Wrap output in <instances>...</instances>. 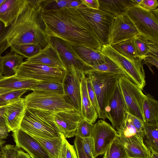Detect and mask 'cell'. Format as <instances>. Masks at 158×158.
Masks as SVG:
<instances>
[{"label": "cell", "mask_w": 158, "mask_h": 158, "mask_svg": "<svg viewBox=\"0 0 158 158\" xmlns=\"http://www.w3.org/2000/svg\"><path fill=\"white\" fill-rule=\"evenodd\" d=\"M41 16L48 36L59 38L73 46L85 47L101 51L102 45L76 8L41 10Z\"/></svg>", "instance_id": "obj_1"}, {"label": "cell", "mask_w": 158, "mask_h": 158, "mask_svg": "<svg viewBox=\"0 0 158 158\" xmlns=\"http://www.w3.org/2000/svg\"><path fill=\"white\" fill-rule=\"evenodd\" d=\"M38 0H28L26 6L0 36V54L12 45L33 44L43 49L48 44V36Z\"/></svg>", "instance_id": "obj_2"}, {"label": "cell", "mask_w": 158, "mask_h": 158, "mask_svg": "<svg viewBox=\"0 0 158 158\" xmlns=\"http://www.w3.org/2000/svg\"><path fill=\"white\" fill-rule=\"evenodd\" d=\"M20 128L32 137L49 139L58 138L61 134L55 123L53 113L27 108Z\"/></svg>", "instance_id": "obj_3"}, {"label": "cell", "mask_w": 158, "mask_h": 158, "mask_svg": "<svg viewBox=\"0 0 158 158\" xmlns=\"http://www.w3.org/2000/svg\"><path fill=\"white\" fill-rule=\"evenodd\" d=\"M101 52L115 63L124 76L143 90L146 85V81L142 60L128 59L108 44L102 45Z\"/></svg>", "instance_id": "obj_4"}, {"label": "cell", "mask_w": 158, "mask_h": 158, "mask_svg": "<svg viewBox=\"0 0 158 158\" xmlns=\"http://www.w3.org/2000/svg\"><path fill=\"white\" fill-rule=\"evenodd\" d=\"M90 79L99 106V118H107L106 109L120 75L112 73L92 71L86 75Z\"/></svg>", "instance_id": "obj_5"}, {"label": "cell", "mask_w": 158, "mask_h": 158, "mask_svg": "<svg viewBox=\"0 0 158 158\" xmlns=\"http://www.w3.org/2000/svg\"><path fill=\"white\" fill-rule=\"evenodd\" d=\"M158 8L150 10L136 5L128 8L125 14L139 34L158 44Z\"/></svg>", "instance_id": "obj_6"}, {"label": "cell", "mask_w": 158, "mask_h": 158, "mask_svg": "<svg viewBox=\"0 0 158 158\" xmlns=\"http://www.w3.org/2000/svg\"><path fill=\"white\" fill-rule=\"evenodd\" d=\"M24 98L27 108L52 113L75 110L64 94L33 91Z\"/></svg>", "instance_id": "obj_7"}, {"label": "cell", "mask_w": 158, "mask_h": 158, "mask_svg": "<svg viewBox=\"0 0 158 158\" xmlns=\"http://www.w3.org/2000/svg\"><path fill=\"white\" fill-rule=\"evenodd\" d=\"M66 70L30 62L23 61L16 69V76L40 81L62 83Z\"/></svg>", "instance_id": "obj_8"}, {"label": "cell", "mask_w": 158, "mask_h": 158, "mask_svg": "<svg viewBox=\"0 0 158 158\" xmlns=\"http://www.w3.org/2000/svg\"><path fill=\"white\" fill-rule=\"evenodd\" d=\"M76 8L87 21L102 44H108L114 17L105 12L89 8L82 4Z\"/></svg>", "instance_id": "obj_9"}, {"label": "cell", "mask_w": 158, "mask_h": 158, "mask_svg": "<svg viewBox=\"0 0 158 158\" xmlns=\"http://www.w3.org/2000/svg\"><path fill=\"white\" fill-rule=\"evenodd\" d=\"M118 83L125 102L127 113L144 122L143 106L146 97L142 90L124 76H120Z\"/></svg>", "instance_id": "obj_10"}, {"label": "cell", "mask_w": 158, "mask_h": 158, "mask_svg": "<svg viewBox=\"0 0 158 158\" xmlns=\"http://www.w3.org/2000/svg\"><path fill=\"white\" fill-rule=\"evenodd\" d=\"M86 75L83 71L73 65L66 68L63 83L64 94L76 110L80 113L81 110V85Z\"/></svg>", "instance_id": "obj_11"}, {"label": "cell", "mask_w": 158, "mask_h": 158, "mask_svg": "<svg viewBox=\"0 0 158 158\" xmlns=\"http://www.w3.org/2000/svg\"><path fill=\"white\" fill-rule=\"evenodd\" d=\"M118 136L117 131L105 120H99L94 124L91 137L94 158L103 154L112 142Z\"/></svg>", "instance_id": "obj_12"}, {"label": "cell", "mask_w": 158, "mask_h": 158, "mask_svg": "<svg viewBox=\"0 0 158 158\" xmlns=\"http://www.w3.org/2000/svg\"><path fill=\"white\" fill-rule=\"evenodd\" d=\"M48 44L58 52L66 68L73 65L83 71L86 75L90 70V66L85 63L79 57L73 46L58 38L48 36Z\"/></svg>", "instance_id": "obj_13"}, {"label": "cell", "mask_w": 158, "mask_h": 158, "mask_svg": "<svg viewBox=\"0 0 158 158\" xmlns=\"http://www.w3.org/2000/svg\"><path fill=\"white\" fill-rule=\"evenodd\" d=\"M107 118L117 131L122 127L127 112V107L118 83L106 107Z\"/></svg>", "instance_id": "obj_14"}, {"label": "cell", "mask_w": 158, "mask_h": 158, "mask_svg": "<svg viewBox=\"0 0 158 158\" xmlns=\"http://www.w3.org/2000/svg\"><path fill=\"white\" fill-rule=\"evenodd\" d=\"M138 34L134 24L124 13L114 17L109 34L108 44L112 46L133 39Z\"/></svg>", "instance_id": "obj_15"}, {"label": "cell", "mask_w": 158, "mask_h": 158, "mask_svg": "<svg viewBox=\"0 0 158 158\" xmlns=\"http://www.w3.org/2000/svg\"><path fill=\"white\" fill-rule=\"evenodd\" d=\"M15 146L22 148L31 158H50L41 144L33 137L20 128L12 132Z\"/></svg>", "instance_id": "obj_16"}, {"label": "cell", "mask_w": 158, "mask_h": 158, "mask_svg": "<svg viewBox=\"0 0 158 158\" xmlns=\"http://www.w3.org/2000/svg\"><path fill=\"white\" fill-rule=\"evenodd\" d=\"M54 120L61 133L65 137L75 136L78 125L82 118L76 110L53 113Z\"/></svg>", "instance_id": "obj_17"}, {"label": "cell", "mask_w": 158, "mask_h": 158, "mask_svg": "<svg viewBox=\"0 0 158 158\" xmlns=\"http://www.w3.org/2000/svg\"><path fill=\"white\" fill-rule=\"evenodd\" d=\"M26 109L24 98H20L4 106V116L10 131L20 128Z\"/></svg>", "instance_id": "obj_18"}, {"label": "cell", "mask_w": 158, "mask_h": 158, "mask_svg": "<svg viewBox=\"0 0 158 158\" xmlns=\"http://www.w3.org/2000/svg\"><path fill=\"white\" fill-rule=\"evenodd\" d=\"M117 138L123 145L128 158H150L151 153L144 143L143 137L126 138L118 135Z\"/></svg>", "instance_id": "obj_19"}, {"label": "cell", "mask_w": 158, "mask_h": 158, "mask_svg": "<svg viewBox=\"0 0 158 158\" xmlns=\"http://www.w3.org/2000/svg\"><path fill=\"white\" fill-rule=\"evenodd\" d=\"M26 60L45 65L49 66L58 67L66 70L57 51L48 44L36 55Z\"/></svg>", "instance_id": "obj_20"}, {"label": "cell", "mask_w": 158, "mask_h": 158, "mask_svg": "<svg viewBox=\"0 0 158 158\" xmlns=\"http://www.w3.org/2000/svg\"><path fill=\"white\" fill-rule=\"evenodd\" d=\"M28 0H5L0 6V20L8 26L23 10Z\"/></svg>", "instance_id": "obj_21"}, {"label": "cell", "mask_w": 158, "mask_h": 158, "mask_svg": "<svg viewBox=\"0 0 158 158\" xmlns=\"http://www.w3.org/2000/svg\"><path fill=\"white\" fill-rule=\"evenodd\" d=\"M80 113L83 118L92 123H94L98 118L97 112L88 95L86 75L83 78L81 85V110Z\"/></svg>", "instance_id": "obj_22"}, {"label": "cell", "mask_w": 158, "mask_h": 158, "mask_svg": "<svg viewBox=\"0 0 158 158\" xmlns=\"http://www.w3.org/2000/svg\"><path fill=\"white\" fill-rule=\"evenodd\" d=\"M99 9L115 17L125 13L129 7L137 5L134 0H98Z\"/></svg>", "instance_id": "obj_23"}, {"label": "cell", "mask_w": 158, "mask_h": 158, "mask_svg": "<svg viewBox=\"0 0 158 158\" xmlns=\"http://www.w3.org/2000/svg\"><path fill=\"white\" fill-rule=\"evenodd\" d=\"M40 81L18 77L14 75L9 77L2 76L0 77V87L18 90L27 89L30 90Z\"/></svg>", "instance_id": "obj_24"}, {"label": "cell", "mask_w": 158, "mask_h": 158, "mask_svg": "<svg viewBox=\"0 0 158 158\" xmlns=\"http://www.w3.org/2000/svg\"><path fill=\"white\" fill-rule=\"evenodd\" d=\"M81 59L89 66L99 65L105 62V56L101 51L81 46H73Z\"/></svg>", "instance_id": "obj_25"}, {"label": "cell", "mask_w": 158, "mask_h": 158, "mask_svg": "<svg viewBox=\"0 0 158 158\" xmlns=\"http://www.w3.org/2000/svg\"><path fill=\"white\" fill-rule=\"evenodd\" d=\"M146 95L143 106L144 122L158 123V101L149 94Z\"/></svg>", "instance_id": "obj_26"}, {"label": "cell", "mask_w": 158, "mask_h": 158, "mask_svg": "<svg viewBox=\"0 0 158 158\" xmlns=\"http://www.w3.org/2000/svg\"><path fill=\"white\" fill-rule=\"evenodd\" d=\"M1 73L5 77H9L15 74L16 69L23 62L24 57L10 50L4 56Z\"/></svg>", "instance_id": "obj_27"}, {"label": "cell", "mask_w": 158, "mask_h": 158, "mask_svg": "<svg viewBox=\"0 0 158 158\" xmlns=\"http://www.w3.org/2000/svg\"><path fill=\"white\" fill-rule=\"evenodd\" d=\"M144 143L151 153H158V123L149 124L144 122Z\"/></svg>", "instance_id": "obj_28"}, {"label": "cell", "mask_w": 158, "mask_h": 158, "mask_svg": "<svg viewBox=\"0 0 158 158\" xmlns=\"http://www.w3.org/2000/svg\"><path fill=\"white\" fill-rule=\"evenodd\" d=\"M132 40L137 56L142 60L150 52L158 49V44L152 42L139 34Z\"/></svg>", "instance_id": "obj_29"}, {"label": "cell", "mask_w": 158, "mask_h": 158, "mask_svg": "<svg viewBox=\"0 0 158 158\" xmlns=\"http://www.w3.org/2000/svg\"><path fill=\"white\" fill-rule=\"evenodd\" d=\"M33 137L41 144L50 158H61L63 144L61 135L60 137L52 139Z\"/></svg>", "instance_id": "obj_30"}, {"label": "cell", "mask_w": 158, "mask_h": 158, "mask_svg": "<svg viewBox=\"0 0 158 158\" xmlns=\"http://www.w3.org/2000/svg\"><path fill=\"white\" fill-rule=\"evenodd\" d=\"M30 90L33 91L64 94L63 84L59 82L40 81Z\"/></svg>", "instance_id": "obj_31"}, {"label": "cell", "mask_w": 158, "mask_h": 158, "mask_svg": "<svg viewBox=\"0 0 158 158\" xmlns=\"http://www.w3.org/2000/svg\"><path fill=\"white\" fill-rule=\"evenodd\" d=\"M119 53L131 60L138 59L133 40L122 41L112 46Z\"/></svg>", "instance_id": "obj_32"}, {"label": "cell", "mask_w": 158, "mask_h": 158, "mask_svg": "<svg viewBox=\"0 0 158 158\" xmlns=\"http://www.w3.org/2000/svg\"><path fill=\"white\" fill-rule=\"evenodd\" d=\"M10 50L23 56L27 59L38 54L42 49L39 46L33 44H26L12 45Z\"/></svg>", "instance_id": "obj_33"}, {"label": "cell", "mask_w": 158, "mask_h": 158, "mask_svg": "<svg viewBox=\"0 0 158 158\" xmlns=\"http://www.w3.org/2000/svg\"><path fill=\"white\" fill-rule=\"evenodd\" d=\"M104 154L103 158H128L123 145L117 138L112 142Z\"/></svg>", "instance_id": "obj_34"}, {"label": "cell", "mask_w": 158, "mask_h": 158, "mask_svg": "<svg viewBox=\"0 0 158 158\" xmlns=\"http://www.w3.org/2000/svg\"><path fill=\"white\" fill-rule=\"evenodd\" d=\"M90 66L91 69L90 72L96 71L107 72L124 76L123 73L115 63L106 56L105 62L104 63Z\"/></svg>", "instance_id": "obj_35"}, {"label": "cell", "mask_w": 158, "mask_h": 158, "mask_svg": "<svg viewBox=\"0 0 158 158\" xmlns=\"http://www.w3.org/2000/svg\"><path fill=\"white\" fill-rule=\"evenodd\" d=\"M70 0H39L38 3L41 10H55L69 7Z\"/></svg>", "instance_id": "obj_36"}, {"label": "cell", "mask_w": 158, "mask_h": 158, "mask_svg": "<svg viewBox=\"0 0 158 158\" xmlns=\"http://www.w3.org/2000/svg\"><path fill=\"white\" fill-rule=\"evenodd\" d=\"M94 128V124L82 118L77 128L75 136L82 139L91 137Z\"/></svg>", "instance_id": "obj_37"}, {"label": "cell", "mask_w": 158, "mask_h": 158, "mask_svg": "<svg viewBox=\"0 0 158 158\" xmlns=\"http://www.w3.org/2000/svg\"><path fill=\"white\" fill-rule=\"evenodd\" d=\"M117 131L118 135L126 138H130L133 136H137L143 138L141 133L137 130L135 127L127 118L126 116L122 127Z\"/></svg>", "instance_id": "obj_38"}, {"label": "cell", "mask_w": 158, "mask_h": 158, "mask_svg": "<svg viewBox=\"0 0 158 158\" xmlns=\"http://www.w3.org/2000/svg\"><path fill=\"white\" fill-rule=\"evenodd\" d=\"M28 90L27 89L14 90L0 95V106H4L19 99Z\"/></svg>", "instance_id": "obj_39"}, {"label": "cell", "mask_w": 158, "mask_h": 158, "mask_svg": "<svg viewBox=\"0 0 158 158\" xmlns=\"http://www.w3.org/2000/svg\"><path fill=\"white\" fill-rule=\"evenodd\" d=\"M61 135L63 144L61 158H78L74 145L69 143L63 134Z\"/></svg>", "instance_id": "obj_40"}, {"label": "cell", "mask_w": 158, "mask_h": 158, "mask_svg": "<svg viewBox=\"0 0 158 158\" xmlns=\"http://www.w3.org/2000/svg\"><path fill=\"white\" fill-rule=\"evenodd\" d=\"M86 76L87 86L88 95L90 101L96 110L98 115L99 109L96 96L90 79Z\"/></svg>", "instance_id": "obj_41"}, {"label": "cell", "mask_w": 158, "mask_h": 158, "mask_svg": "<svg viewBox=\"0 0 158 158\" xmlns=\"http://www.w3.org/2000/svg\"><path fill=\"white\" fill-rule=\"evenodd\" d=\"M126 116L137 130L141 133L143 138L144 135V122L137 117L127 112Z\"/></svg>", "instance_id": "obj_42"}, {"label": "cell", "mask_w": 158, "mask_h": 158, "mask_svg": "<svg viewBox=\"0 0 158 158\" xmlns=\"http://www.w3.org/2000/svg\"><path fill=\"white\" fill-rule=\"evenodd\" d=\"M81 143L83 150L86 155L89 157L94 158L92 138L81 139Z\"/></svg>", "instance_id": "obj_43"}, {"label": "cell", "mask_w": 158, "mask_h": 158, "mask_svg": "<svg viewBox=\"0 0 158 158\" xmlns=\"http://www.w3.org/2000/svg\"><path fill=\"white\" fill-rule=\"evenodd\" d=\"M158 52L157 49L148 53L143 60L145 63H149L158 68Z\"/></svg>", "instance_id": "obj_44"}, {"label": "cell", "mask_w": 158, "mask_h": 158, "mask_svg": "<svg viewBox=\"0 0 158 158\" xmlns=\"http://www.w3.org/2000/svg\"><path fill=\"white\" fill-rule=\"evenodd\" d=\"M74 143L78 158H91L88 157L84 153L82 147L81 138L76 137Z\"/></svg>", "instance_id": "obj_45"}, {"label": "cell", "mask_w": 158, "mask_h": 158, "mask_svg": "<svg viewBox=\"0 0 158 158\" xmlns=\"http://www.w3.org/2000/svg\"><path fill=\"white\" fill-rule=\"evenodd\" d=\"M140 6L147 9L154 10L157 8L158 2L157 0H143Z\"/></svg>", "instance_id": "obj_46"}, {"label": "cell", "mask_w": 158, "mask_h": 158, "mask_svg": "<svg viewBox=\"0 0 158 158\" xmlns=\"http://www.w3.org/2000/svg\"><path fill=\"white\" fill-rule=\"evenodd\" d=\"M82 4L87 7L94 9L98 10L99 3L98 0H81Z\"/></svg>", "instance_id": "obj_47"}, {"label": "cell", "mask_w": 158, "mask_h": 158, "mask_svg": "<svg viewBox=\"0 0 158 158\" xmlns=\"http://www.w3.org/2000/svg\"><path fill=\"white\" fill-rule=\"evenodd\" d=\"M10 132L6 126H0V139H6L8 136Z\"/></svg>", "instance_id": "obj_48"}, {"label": "cell", "mask_w": 158, "mask_h": 158, "mask_svg": "<svg viewBox=\"0 0 158 158\" xmlns=\"http://www.w3.org/2000/svg\"><path fill=\"white\" fill-rule=\"evenodd\" d=\"M4 106H0V126H6L4 116Z\"/></svg>", "instance_id": "obj_49"}, {"label": "cell", "mask_w": 158, "mask_h": 158, "mask_svg": "<svg viewBox=\"0 0 158 158\" xmlns=\"http://www.w3.org/2000/svg\"><path fill=\"white\" fill-rule=\"evenodd\" d=\"M16 158H31L27 153L25 152L21 149H19Z\"/></svg>", "instance_id": "obj_50"}, {"label": "cell", "mask_w": 158, "mask_h": 158, "mask_svg": "<svg viewBox=\"0 0 158 158\" xmlns=\"http://www.w3.org/2000/svg\"><path fill=\"white\" fill-rule=\"evenodd\" d=\"M14 90L12 89L0 87V95Z\"/></svg>", "instance_id": "obj_51"}, {"label": "cell", "mask_w": 158, "mask_h": 158, "mask_svg": "<svg viewBox=\"0 0 158 158\" xmlns=\"http://www.w3.org/2000/svg\"><path fill=\"white\" fill-rule=\"evenodd\" d=\"M5 27L4 23L0 20V36Z\"/></svg>", "instance_id": "obj_52"}, {"label": "cell", "mask_w": 158, "mask_h": 158, "mask_svg": "<svg viewBox=\"0 0 158 158\" xmlns=\"http://www.w3.org/2000/svg\"><path fill=\"white\" fill-rule=\"evenodd\" d=\"M4 56H2L0 54V74L1 75V72L2 68V64L3 61L4 59Z\"/></svg>", "instance_id": "obj_53"}, {"label": "cell", "mask_w": 158, "mask_h": 158, "mask_svg": "<svg viewBox=\"0 0 158 158\" xmlns=\"http://www.w3.org/2000/svg\"><path fill=\"white\" fill-rule=\"evenodd\" d=\"M150 158H158V153L152 152Z\"/></svg>", "instance_id": "obj_54"}, {"label": "cell", "mask_w": 158, "mask_h": 158, "mask_svg": "<svg viewBox=\"0 0 158 158\" xmlns=\"http://www.w3.org/2000/svg\"><path fill=\"white\" fill-rule=\"evenodd\" d=\"M143 0H134L135 3L138 5H140L142 3Z\"/></svg>", "instance_id": "obj_55"}, {"label": "cell", "mask_w": 158, "mask_h": 158, "mask_svg": "<svg viewBox=\"0 0 158 158\" xmlns=\"http://www.w3.org/2000/svg\"><path fill=\"white\" fill-rule=\"evenodd\" d=\"M5 142V141L4 139H0V146L2 145Z\"/></svg>", "instance_id": "obj_56"}, {"label": "cell", "mask_w": 158, "mask_h": 158, "mask_svg": "<svg viewBox=\"0 0 158 158\" xmlns=\"http://www.w3.org/2000/svg\"><path fill=\"white\" fill-rule=\"evenodd\" d=\"M5 0H0V6L4 2Z\"/></svg>", "instance_id": "obj_57"}, {"label": "cell", "mask_w": 158, "mask_h": 158, "mask_svg": "<svg viewBox=\"0 0 158 158\" xmlns=\"http://www.w3.org/2000/svg\"><path fill=\"white\" fill-rule=\"evenodd\" d=\"M0 158H4L2 152H0Z\"/></svg>", "instance_id": "obj_58"}, {"label": "cell", "mask_w": 158, "mask_h": 158, "mask_svg": "<svg viewBox=\"0 0 158 158\" xmlns=\"http://www.w3.org/2000/svg\"><path fill=\"white\" fill-rule=\"evenodd\" d=\"M2 76V75H1V74H0V77Z\"/></svg>", "instance_id": "obj_59"}]
</instances>
